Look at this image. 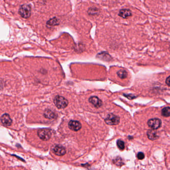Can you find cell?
Listing matches in <instances>:
<instances>
[{"label":"cell","mask_w":170,"mask_h":170,"mask_svg":"<svg viewBox=\"0 0 170 170\" xmlns=\"http://www.w3.org/2000/svg\"><path fill=\"white\" fill-rule=\"evenodd\" d=\"M54 103L58 109H64L68 105V101L66 99L61 96H56L54 99Z\"/></svg>","instance_id":"cell-1"},{"label":"cell","mask_w":170,"mask_h":170,"mask_svg":"<svg viewBox=\"0 0 170 170\" xmlns=\"http://www.w3.org/2000/svg\"><path fill=\"white\" fill-rule=\"evenodd\" d=\"M19 14L22 17L28 19L31 15V7L29 5L24 4L21 6L19 11Z\"/></svg>","instance_id":"cell-2"},{"label":"cell","mask_w":170,"mask_h":170,"mask_svg":"<svg viewBox=\"0 0 170 170\" xmlns=\"http://www.w3.org/2000/svg\"><path fill=\"white\" fill-rule=\"evenodd\" d=\"M38 136L41 140L48 141L52 135V133L50 129L47 128L40 129L38 132Z\"/></svg>","instance_id":"cell-3"},{"label":"cell","mask_w":170,"mask_h":170,"mask_svg":"<svg viewBox=\"0 0 170 170\" xmlns=\"http://www.w3.org/2000/svg\"><path fill=\"white\" fill-rule=\"evenodd\" d=\"M105 123L109 125H116L120 123V118L114 114H109L105 120Z\"/></svg>","instance_id":"cell-4"},{"label":"cell","mask_w":170,"mask_h":170,"mask_svg":"<svg viewBox=\"0 0 170 170\" xmlns=\"http://www.w3.org/2000/svg\"><path fill=\"white\" fill-rule=\"evenodd\" d=\"M147 124L150 128L153 130H156L161 126L162 121L158 118H152L148 120Z\"/></svg>","instance_id":"cell-5"},{"label":"cell","mask_w":170,"mask_h":170,"mask_svg":"<svg viewBox=\"0 0 170 170\" xmlns=\"http://www.w3.org/2000/svg\"><path fill=\"white\" fill-rule=\"evenodd\" d=\"M53 152L58 156H62L66 154V149L63 146L60 145H54L52 147Z\"/></svg>","instance_id":"cell-6"},{"label":"cell","mask_w":170,"mask_h":170,"mask_svg":"<svg viewBox=\"0 0 170 170\" xmlns=\"http://www.w3.org/2000/svg\"><path fill=\"white\" fill-rule=\"evenodd\" d=\"M68 125L69 128L74 131H78L82 128L81 123L76 120H71L68 124Z\"/></svg>","instance_id":"cell-7"},{"label":"cell","mask_w":170,"mask_h":170,"mask_svg":"<svg viewBox=\"0 0 170 170\" xmlns=\"http://www.w3.org/2000/svg\"><path fill=\"white\" fill-rule=\"evenodd\" d=\"M89 101L91 104L93 105V106L97 108L101 107L103 105L102 101L97 96L91 97L89 99Z\"/></svg>","instance_id":"cell-8"},{"label":"cell","mask_w":170,"mask_h":170,"mask_svg":"<svg viewBox=\"0 0 170 170\" xmlns=\"http://www.w3.org/2000/svg\"><path fill=\"white\" fill-rule=\"evenodd\" d=\"M1 121L2 124L6 126H10L12 124V120L8 114H4L1 117Z\"/></svg>","instance_id":"cell-9"},{"label":"cell","mask_w":170,"mask_h":170,"mask_svg":"<svg viewBox=\"0 0 170 170\" xmlns=\"http://www.w3.org/2000/svg\"><path fill=\"white\" fill-rule=\"evenodd\" d=\"M118 15L124 19H126L127 18L130 17L132 15V13L130 9H122L120 11Z\"/></svg>","instance_id":"cell-10"},{"label":"cell","mask_w":170,"mask_h":170,"mask_svg":"<svg viewBox=\"0 0 170 170\" xmlns=\"http://www.w3.org/2000/svg\"><path fill=\"white\" fill-rule=\"evenodd\" d=\"M44 116L46 118L49 119H53L57 117L56 114L50 109H46L44 112Z\"/></svg>","instance_id":"cell-11"},{"label":"cell","mask_w":170,"mask_h":170,"mask_svg":"<svg viewBox=\"0 0 170 170\" xmlns=\"http://www.w3.org/2000/svg\"><path fill=\"white\" fill-rule=\"evenodd\" d=\"M147 134L148 137L150 140H155L158 138L157 132L155 130H149L148 131Z\"/></svg>","instance_id":"cell-12"},{"label":"cell","mask_w":170,"mask_h":170,"mask_svg":"<svg viewBox=\"0 0 170 170\" xmlns=\"http://www.w3.org/2000/svg\"><path fill=\"white\" fill-rule=\"evenodd\" d=\"M59 20L57 19L56 18H54L52 19H50V20H49L47 22V25L48 26H54L56 25H59Z\"/></svg>","instance_id":"cell-13"},{"label":"cell","mask_w":170,"mask_h":170,"mask_svg":"<svg viewBox=\"0 0 170 170\" xmlns=\"http://www.w3.org/2000/svg\"><path fill=\"white\" fill-rule=\"evenodd\" d=\"M118 76L121 79H124L125 78H127V72L126 71H125L124 69H121V70L118 71L117 72Z\"/></svg>","instance_id":"cell-14"},{"label":"cell","mask_w":170,"mask_h":170,"mask_svg":"<svg viewBox=\"0 0 170 170\" xmlns=\"http://www.w3.org/2000/svg\"><path fill=\"white\" fill-rule=\"evenodd\" d=\"M162 115L164 117H168L170 116V107H166L162 110Z\"/></svg>","instance_id":"cell-15"},{"label":"cell","mask_w":170,"mask_h":170,"mask_svg":"<svg viewBox=\"0 0 170 170\" xmlns=\"http://www.w3.org/2000/svg\"><path fill=\"white\" fill-rule=\"evenodd\" d=\"M116 144L118 149H120V150H124V149L125 144H124V142L122 140H118L116 142Z\"/></svg>","instance_id":"cell-16"},{"label":"cell","mask_w":170,"mask_h":170,"mask_svg":"<svg viewBox=\"0 0 170 170\" xmlns=\"http://www.w3.org/2000/svg\"><path fill=\"white\" fill-rule=\"evenodd\" d=\"M145 157V155H144V153L142 152H139L137 154V158L139 160H142Z\"/></svg>","instance_id":"cell-17"},{"label":"cell","mask_w":170,"mask_h":170,"mask_svg":"<svg viewBox=\"0 0 170 170\" xmlns=\"http://www.w3.org/2000/svg\"><path fill=\"white\" fill-rule=\"evenodd\" d=\"M166 83L168 86H170V76L167 78L166 80Z\"/></svg>","instance_id":"cell-18"}]
</instances>
